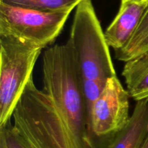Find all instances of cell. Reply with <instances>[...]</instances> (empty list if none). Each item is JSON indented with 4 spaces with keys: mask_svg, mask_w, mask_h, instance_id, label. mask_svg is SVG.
<instances>
[{
    "mask_svg": "<svg viewBox=\"0 0 148 148\" xmlns=\"http://www.w3.org/2000/svg\"><path fill=\"white\" fill-rule=\"evenodd\" d=\"M43 90L82 148H92L88 135V117L79 70L73 46L65 44L48 47L43 55Z\"/></svg>",
    "mask_w": 148,
    "mask_h": 148,
    "instance_id": "cell-1",
    "label": "cell"
},
{
    "mask_svg": "<svg viewBox=\"0 0 148 148\" xmlns=\"http://www.w3.org/2000/svg\"><path fill=\"white\" fill-rule=\"evenodd\" d=\"M141 148H148V134L146 137L144 143H143V146H142Z\"/></svg>",
    "mask_w": 148,
    "mask_h": 148,
    "instance_id": "cell-12",
    "label": "cell"
},
{
    "mask_svg": "<svg viewBox=\"0 0 148 148\" xmlns=\"http://www.w3.org/2000/svg\"><path fill=\"white\" fill-rule=\"evenodd\" d=\"M0 148H6L4 142H3L1 140H0Z\"/></svg>",
    "mask_w": 148,
    "mask_h": 148,
    "instance_id": "cell-13",
    "label": "cell"
},
{
    "mask_svg": "<svg viewBox=\"0 0 148 148\" xmlns=\"http://www.w3.org/2000/svg\"><path fill=\"white\" fill-rule=\"evenodd\" d=\"M121 74L131 98L148 100V50L126 62Z\"/></svg>",
    "mask_w": 148,
    "mask_h": 148,
    "instance_id": "cell-9",
    "label": "cell"
},
{
    "mask_svg": "<svg viewBox=\"0 0 148 148\" xmlns=\"http://www.w3.org/2000/svg\"><path fill=\"white\" fill-rule=\"evenodd\" d=\"M69 39L82 81L105 85L108 78L116 75L109 46L92 0H83L75 8Z\"/></svg>",
    "mask_w": 148,
    "mask_h": 148,
    "instance_id": "cell-3",
    "label": "cell"
},
{
    "mask_svg": "<svg viewBox=\"0 0 148 148\" xmlns=\"http://www.w3.org/2000/svg\"><path fill=\"white\" fill-rule=\"evenodd\" d=\"M0 140L6 148H31L13 126L12 120L0 126Z\"/></svg>",
    "mask_w": 148,
    "mask_h": 148,
    "instance_id": "cell-11",
    "label": "cell"
},
{
    "mask_svg": "<svg viewBox=\"0 0 148 148\" xmlns=\"http://www.w3.org/2000/svg\"><path fill=\"white\" fill-rule=\"evenodd\" d=\"M12 118L13 126L31 148H82L59 116L50 96L32 77Z\"/></svg>",
    "mask_w": 148,
    "mask_h": 148,
    "instance_id": "cell-2",
    "label": "cell"
},
{
    "mask_svg": "<svg viewBox=\"0 0 148 148\" xmlns=\"http://www.w3.org/2000/svg\"><path fill=\"white\" fill-rule=\"evenodd\" d=\"M74 9L45 12L0 3V36H9L43 49L59 36Z\"/></svg>",
    "mask_w": 148,
    "mask_h": 148,
    "instance_id": "cell-5",
    "label": "cell"
},
{
    "mask_svg": "<svg viewBox=\"0 0 148 148\" xmlns=\"http://www.w3.org/2000/svg\"><path fill=\"white\" fill-rule=\"evenodd\" d=\"M130 94L117 75L108 78L87 114L88 135L92 148H104L130 120Z\"/></svg>",
    "mask_w": 148,
    "mask_h": 148,
    "instance_id": "cell-6",
    "label": "cell"
},
{
    "mask_svg": "<svg viewBox=\"0 0 148 148\" xmlns=\"http://www.w3.org/2000/svg\"><path fill=\"white\" fill-rule=\"evenodd\" d=\"M43 49L13 36H0V126L12 120Z\"/></svg>",
    "mask_w": 148,
    "mask_h": 148,
    "instance_id": "cell-4",
    "label": "cell"
},
{
    "mask_svg": "<svg viewBox=\"0 0 148 148\" xmlns=\"http://www.w3.org/2000/svg\"><path fill=\"white\" fill-rule=\"evenodd\" d=\"M148 10V0H121L119 10L104 34L109 47L124 48L137 30Z\"/></svg>",
    "mask_w": 148,
    "mask_h": 148,
    "instance_id": "cell-7",
    "label": "cell"
},
{
    "mask_svg": "<svg viewBox=\"0 0 148 148\" xmlns=\"http://www.w3.org/2000/svg\"><path fill=\"white\" fill-rule=\"evenodd\" d=\"M148 134V100L137 101L127 126L104 148H141Z\"/></svg>",
    "mask_w": 148,
    "mask_h": 148,
    "instance_id": "cell-8",
    "label": "cell"
},
{
    "mask_svg": "<svg viewBox=\"0 0 148 148\" xmlns=\"http://www.w3.org/2000/svg\"><path fill=\"white\" fill-rule=\"evenodd\" d=\"M83 0H0V3L45 12L75 9Z\"/></svg>",
    "mask_w": 148,
    "mask_h": 148,
    "instance_id": "cell-10",
    "label": "cell"
}]
</instances>
